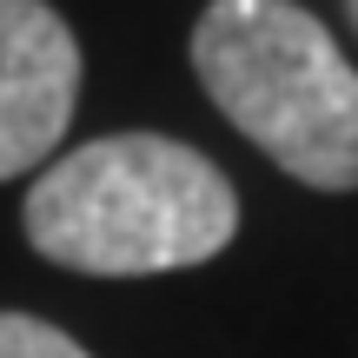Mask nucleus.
<instances>
[{"mask_svg": "<svg viewBox=\"0 0 358 358\" xmlns=\"http://www.w3.org/2000/svg\"><path fill=\"white\" fill-rule=\"evenodd\" d=\"M0 358H87V352L34 312H0Z\"/></svg>", "mask_w": 358, "mask_h": 358, "instance_id": "4", "label": "nucleus"}, {"mask_svg": "<svg viewBox=\"0 0 358 358\" xmlns=\"http://www.w3.org/2000/svg\"><path fill=\"white\" fill-rule=\"evenodd\" d=\"M80 100V40L47 0H0V179L53 159Z\"/></svg>", "mask_w": 358, "mask_h": 358, "instance_id": "3", "label": "nucleus"}, {"mask_svg": "<svg viewBox=\"0 0 358 358\" xmlns=\"http://www.w3.org/2000/svg\"><path fill=\"white\" fill-rule=\"evenodd\" d=\"M192 73L213 106L319 192L358 186V66L292 0H213L192 27Z\"/></svg>", "mask_w": 358, "mask_h": 358, "instance_id": "2", "label": "nucleus"}, {"mask_svg": "<svg viewBox=\"0 0 358 358\" xmlns=\"http://www.w3.org/2000/svg\"><path fill=\"white\" fill-rule=\"evenodd\" d=\"M239 232V199L206 153L159 133H113L53 159L27 192L40 259L93 279H140L219 259Z\"/></svg>", "mask_w": 358, "mask_h": 358, "instance_id": "1", "label": "nucleus"}, {"mask_svg": "<svg viewBox=\"0 0 358 358\" xmlns=\"http://www.w3.org/2000/svg\"><path fill=\"white\" fill-rule=\"evenodd\" d=\"M345 7H352V20H358V0H345Z\"/></svg>", "mask_w": 358, "mask_h": 358, "instance_id": "5", "label": "nucleus"}]
</instances>
